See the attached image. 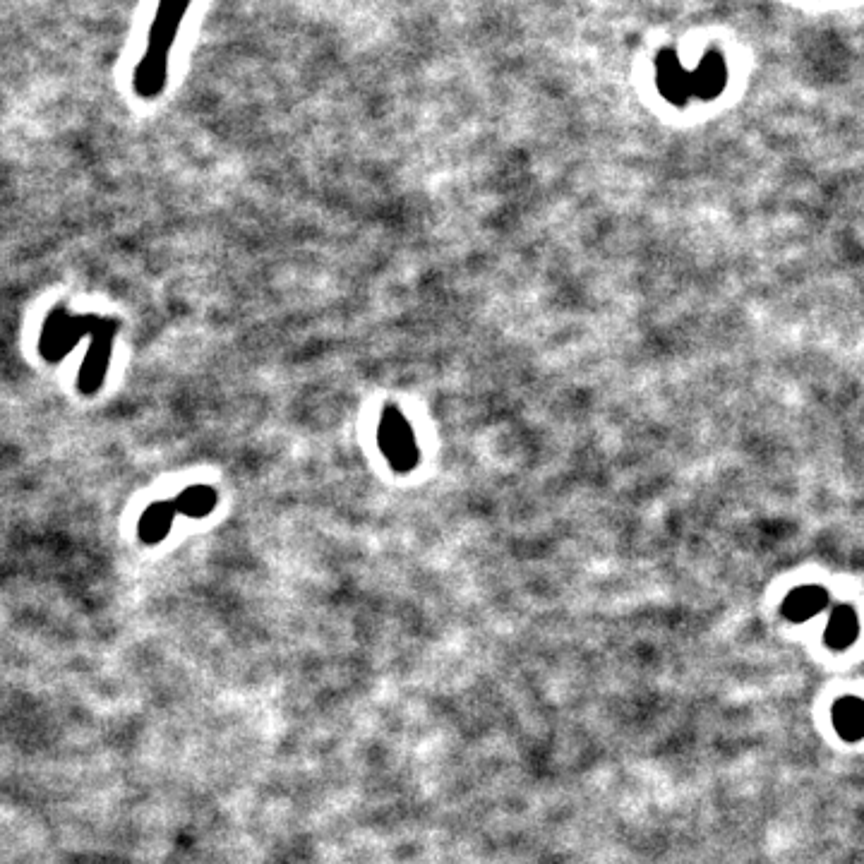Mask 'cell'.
Here are the masks:
<instances>
[{
  "label": "cell",
  "instance_id": "cell-6",
  "mask_svg": "<svg viewBox=\"0 0 864 864\" xmlns=\"http://www.w3.org/2000/svg\"><path fill=\"white\" fill-rule=\"evenodd\" d=\"M728 84V65H725L720 51H706L704 60L694 72H689V89H692V99L713 101L723 92Z\"/></svg>",
  "mask_w": 864,
  "mask_h": 864
},
{
  "label": "cell",
  "instance_id": "cell-1",
  "mask_svg": "<svg viewBox=\"0 0 864 864\" xmlns=\"http://www.w3.org/2000/svg\"><path fill=\"white\" fill-rule=\"evenodd\" d=\"M96 315H70L65 305H56L48 312L39 336V353L46 363H60L84 336H92Z\"/></svg>",
  "mask_w": 864,
  "mask_h": 864
},
{
  "label": "cell",
  "instance_id": "cell-2",
  "mask_svg": "<svg viewBox=\"0 0 864 864\" xmlns=\"http://www.w3.org/2000/svg\"><path fill=\"white\" fill-rule=\"evenodd\" d=\"M118 329V320L99 317V322H96L92 332V346H89L87 356L82 360V368L77 372V389H80V394L94 396L104 387L108 363H111L113 353V339H116Z\"/></svg>",
  "mask_w": 864,
  "mask_h": 864
},
{
  "label": "cell",
  "instance_id": "cell-10",
  "mask_svg": "<svg viewBox=\"0 0 864 864\" xmlns=\"http://www.w3.org/2000/svg\"><path fill=\"white\" fill-rule=\"evenodd\" d=\"M176 507V514L190 516V519H204L216 509L219 504V492L212 485H190L185 488L176 500H171Z\"/></svg>",
  "mask_w": 864,
  "mask_h": 864
},
{
  "label": "cell",
  "instance_id": "cell-8",
  "mask_svg": "<svg viewBox=\"0 0 864 864\" xmlns=\"http://www.w3.org/2000/svg\"><path fill=\"white\" fill-rule=\"evenodd\" d=\"M176 516H178L176 507H173L171 500L149 504V507L144 509V514L140 516V526H137V533H140L142 543L147 545L161 543V540L168 536V531H171Z\"/></svg>",
  "mask_w": 864,
  "mask_h": 864
},
{
  "label": "cell",
  "instance_id": "cell-9",
  "mask_svg": "<svg viewBox=\"0 0 864 864\" xmlns=\"http://www.w3.org/2000/svg\"><path fill=\"white\" fill-rule=\"evenodd\" d=\"M828 605V591L821 586H802L795 588L783 603V615L792 622H804L809 617L819 615Z\"/></svg>",
  "mask_w": 864,
  "mask_h": 864
},
{
  "label": "cell",
  "instance_id": "cell-3",
  "mask_svg": "<svg viewBox=\"0 0 864 864\" xmlns=\"http://www.w3.org/2000/svg\"><path fill=\"white\" fill-rule=\"evenodd\" d=\"M377 440H380V449L394 471L406 473L418 464L416 437H413L411 425L399 408H384L380 428H377Z\"/></svg>",
  "mask_w": 864,
  "mask_h": 864
},
{
  "label": "cell",
  "instance_id": "cell-12",
  "mask_svg": "<svg viewBox=\"0 0 864 864\" xmlns=\"http://www.w3.org/2000/svg\"><path fill=\"white\" fill-rule=\"evenodd\" d=\"M833 725L838 735L848 742H857L862 737V699L843 696L833 706Z\"/></svg>",
  "mask_w": 864,
  "mask_h": 864
},
{
  "label": "cell",
  "instance_id": "cell-4",
  "mask_svg": "<svg viewBox=\"0 0 864 864\" xmlns=\"http://www.w3.org/2000/svg\"><path fill=\"white\" fill-rule=\"evenodd\" d=\"M190 8V0H159L154 22L149 27L147 53L168 58V51L176 44V36L180 24H183L185 12Z\"/></svg>",
  "mask_w": 864,
  "mask_h": 864
},
{
  "label": "cell",
  "instance_id": "cell-11",
  "mask_svg": "<svg viewBox=\"0 0 864 864\" xmlns=\"http://www.w3.org/2000/svg\"><path fill=\"white\" fill-rule=\"evenodd\" d=\"M857 634H860V622H857L855 610L852 608L833 610L831 620H828L826 634H824L826 646H831L833 651L848 648V646H852V641L857 639Z\"/></svg>",
  "mask_w": 864,
  "mask_h": 864
},
{
  "label": "cell",
  "instance_id": "cell-5",
  "mask_svg": "<svg viewBox=\"0 0 864 864\" xmlns=\"http://www.w3.org/2000/svg\"><path fill=\"white\" fill-rule=\"evenodd\" d=\"M656 84L658 92L675 106H684L692 99L689 89V70H684L675 48H663L656 58Z\"/></svg>",
  "mask_w": 864,
  "mask_h": 864
},
{
  "label": "cell",
  "instance_id": "cell-7",
  "mask_svg": "<svg viewBox=\"0 0 864 864\" xmlns=\"http://www.w3.org/2000/svg\"><path fill=\"white\" fill-rule=\"evenodd\" d=\"M168 77V58L154 56V53H144L140 63H137L135 75H132V87L140 99H156L166 87Z\"/></svg>",
  "mask_w": 864,
  "mask_h": 864
}]
</instances>
